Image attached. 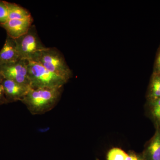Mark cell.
<instances>
[{
    "label": "cell",
    "instance_id": "1",
    "mask_svg": "<svg viewBox=\"0 0 160 160\" xmlns=\"http://www.w3.org/2000/svg\"><path fill=\"white\" fill-rule=\"evenodd\" d=\"M63 88H31L21 102L32 114H44L57 106L61 98Z\"/></svg>",
    "mask_w": 160,
    "mask_h": 160
},
{
    "label": "cell",
    "instance_id": "2",
    "mask_svg": "<svg viewBox=\"0 0 160 160\" xmlns=\"http://www.w3.org/2000/svg\"><path fill=\"white\" fill-rule=\"evenodd\" d=\"M28 75L32 89L61 88L68 81L49 71L37 62L27 60Z\"/></svg>",
    "mask_w": 160,
    "mask_h": 160
},
{
    "label": "cell",
    "instance_id": "3",
    "mask_svg": "<svg viewBox=\"0 0 160 160\" xmlns=\"http://www.w3.org/2000/svg\"><path fill=\"white\" fill-rule=\"evenodd\" d=\"M31 61L37 62L51 72L68 80L72 72L64 57L57 49L45 48L36 54Z\"/></svg>",
    "mask_w": 160,
    "mask_h": 160
},
{
    "label": "cell",
    "instance_id": "4",
    "mask_svg": "<svg viewBox=\"0 0 160 160\" xmlns=\"http://www.w3.org/2000/svg\"><path fill=\"white\" fill-rule=\"evenodd\" d=\"M15 40L21 59L32 60L39 52L46 48L38 36L34 26H32L26 34Z\"/></svg>",
    "mask_w": 160,
    "mask_h": 160
},
{
    "label": "cell",
    "instance_id": "5",
    "mask_svg": "<svg viewBox=\"0 0 160 160\" xmlns=\"http://www.w3.org/2000/svg\"><path fill=\"white\" fill-rule=\"evenodd\" d=\"M0 72L4 79L30 86L27 60L20 59L0 66Z\"/></svg>",
    "mask_w": 160,
    "mask_h": 160
},
{
    "label": "cell",
    "instance_id": "6",
    "mask_svg": "<svg viewBox=\"0 0 160 160\" xmlns=\"http://www.w3.org/2000/svg\"><path fill=\"white\" fill-rule=\"evenodd\" d=\"M32 17L23 19L8 20L0 26L6 30L7 35L16 39L28 32L32 26Z\"/></svg>",
    "mask_w": 160,
    "mask_h": 160
},
{
    "label": "cell",
    "instance_id": "7",
    "mask_svg": "<svg viewBox=\"0 0 160 160\" xmlns=\"http://www.w3.org/2000/svg\"><path fill=\"white\" fill-rule=\"evenodd\" d=\"M2 85L8 103L21 101L31 89L30 86L6 79H3Z\"/></svg>",
    "mask_w": 160,
    "mask_h": 160
},
{
    "label": "cell",
    "instance_id": "8",
    "mask_svg": "<svg viewBox=\"0 0 160 160\" xmlns=\"http://www.w3.org/2000/svg\"><path fill=\"white\" fill-rule=\"evenodd\" d=\"M19 59L15 40L7 35L4 46L0 51V66Z\"/></svg>",
    "mask_w": 160,
    "mask_h": 160
},
{
    "label": "cell",
    "instance_id": "9",
    "mask_svg": "<svg viewBox=\"0 0 160 160\" xmlns=\"http://www.w3.org/2000/svg\"><path fill=\"white\" fill-rule=\"evenodd\" d=\"M144 158L146 160H160V129H158L152 139Z\"/></svg>",
    "mask_w": 160,
    "mask_h": 160
},
{
    "label": "cell",
    "instance_id": "10",
    "mask_svg": "<svg viewBox=\"0 0 160 160\" xmlns=\"http://www.w3.org/2000/svg\"><path fill=\"white\" fill-rule=\"evenodd\" d=\"M8 8V20L23 19L32 17L28 10L18 4L6 2Z\"/></svg>",
    "mask_w": 160,
    "mask_h": 160
},
{
    "label": "cell",
    "instance_id": "11",
    "mask_svg": "<svg viewBox=\"0 0 160 160\" xmlns=\"http://www.w3.org/2000/svg\"><path fill=\"white\" fill-rule=\"evenodd\" d=\"M128 155L119 148H113L108 152L107 160H126Z\"/></svg>",
    "mask_w": 160,
    "mask_h": 160
},
{
    "label": "cell",
    "instance_id": "12",
    "mask_svg": "<svg viewBox=\"0 0 160 160\" xmlns=\"http://www.w3.org/2000/svg\"><path fill=\"white\" fill-rule=\"evenodd\" d=\"M151 96L153 100L160 98V77H156L152 82Z\"/></svg>",
    "mask_w": 160,
    "mask_h": 160
},
{
    "label": "cell",
    "instance_id": "13",
    "mask_svg": "<svg viewBox=\"0 0 160 160\" xmlns=\"http://www.w3.org/2000/svg\"><path fill=\"white\" fill-rule=\"evenodd\" d=\"M8 20V10L6 1H0V25Z\"/></svg>",
    "mask_w": 160,
    "mask_h": 160
},
{
    "label": "cell",
    "instance_id": "14",
    "mask_svg": "<svg viewBox=\"0 0 160 160\" xmlns=\"http://www.w3.org/2000/svg\"><path fill=\"white\" fill-rule=\"evenodd\" d=\"M152 112L153 117L160 122V98L152 101Z\"/></svg>",
    "mask_w": 160,
    "mask_h": 160
},
{
    "label": "cell",
    "instance_id": "15",
    "mask_svg": "<svg viewBox=\"0 0 160 160\" xmlns=\"http://www.w3.org/2000/svg\"><path fill=\"white\" fill-rule=\"evenodd\" d=\"M8 102L5 96L4 89L2 84H0V106L3 104H7Z\"/></svg>",
    "mask_w": 160,
    "mask_h": 160
},
{
    "label": "cell",
    "instance_id": "16",
    "mask_svg": "<svg viewBox=\"0 0 160 160\" xmlns=\"http://www.w3.org/2000/svg\"><path fill=\"white\" fill-rule=\"evenodd\" d=\"M126 160H146L144 158L141 157L137 155L131 154L128 155V156L126 158Z\"/></svg>",
    "mask_w": 160,
    "mask_h": 160
},
{
    "label": "cell",
    "instance_id": "17",
    "mask_svg": "<svg viewBox=\"0 0 160 160\" xmlns=\"http://www.w3.org/2000/svg\"><path fill=\"white\" fill-rule=\"evenodd\" d=\"M49 129H50L49 127H46V128L39 129L38 131L41 132H46L49 131Z\"/></svg>",
    "mask_w": 160,
    "mask_h": 160
},
{
    "label": "cell",
    "instance_id": "18",
    "mask_svg": "<svg viewBox=\"0 0 160 160\" xmlns=\"http://www.w3.org/2000/svg\"><path fill=\"white\" fill-rule=\"evenodd\" d=\"M157 64L158 68L159 70L160 71V54L158 55V56Z\"/></svg>",
    "mask_w": 160,
    "mask_h": 160
},
{
    "label": "cell",
    "instance_id": "19",
    "mask_svg": "<svg viewBox=\"0 0 160 160\" xmlns=\"http://www.w3.org/2000/svg\"><path fill=\"white\" fill-rule=\"evenodd\" d=\"M4 78L3 77L2 74H1V72H0V84H2V82L3 79H4Z\"/></svg>",
    "mask_w": 160,
    "mask_h": 160
},
{
    "label": "cell",
    "instance_id": "20",
    "mask_svg": "<svg viewBox=\"0 0 160 160\" xmlns=\"http://www.w3.org/2000/svg\"></svg>",
    "mask_w": 160,
    "mask_h": 160
}]
</instances>
